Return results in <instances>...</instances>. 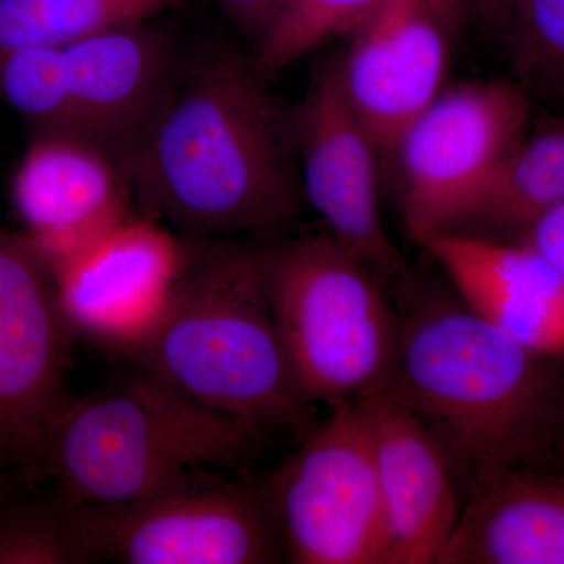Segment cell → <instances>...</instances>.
<instances>
[{
    "instance_id": "cell-21",
    "label": "cell",
    "mask_w": 564,
    "mask_h": 564,
    "mask_svg": "<svg viewBox=\"0 0 564 564\" xmlns=\"http://www.w3.org/2000/svg\"><path fill=\"white\" fill-rule=\"evenodd\" d=\"M0 104L32 132L77 131L63 47H21L0 54ZM80 135V133H79Z\"/></svg>"
},
{
    "instance_id": "cell-14",
    "label": "cell",
    "mask_w": 564,
    "mask_h": 564,
    "mask_svg": "<svg viewBox=\"0 0 564 564\" xmlns=\"http://www.w3.org/2000/svg\"><path fill=\"white\" fill-rule=\"evenodd\" d=\"M63 51L77 131L128 169L180 74L173 41L144 21L96 33Z\"/></svg>"
},
{
    "instance_id": "cell-20",
    "label": "cell",
    "mask_w": 564,
    "mask_h": 564,
    "mask_svg": "<svg viewBox=\"0 0 564 564\" xmlns=\"http://www.w3.org/2000/svg\"><path fill=\"white\" fill-rule=\"evenodd\" d=\"M388 0H284L272 29L256 46V65L273 79L337 36L355 35Z\"/></svg>"
},
{
    "instance_id": "cell-12",
    "label": "cell",
    "mask_w": 564,
    "mask_h": 564,
    "mask_svg": "<svg viewBox=\"0 0 564 564\" xmlns=\"http://www.w3.org/2000/svg\"><path fill=\"white\" fill-rule=\"evenodd\" d=\"M132 196L124 163L79 133L32 132L10 181L11 207L51 270L132 215Z\"/></svg>"
},
{
    "instance_id": "cell-13",
    "label": "cell",
    "mask_w": 564,
    "mask_h": 564,
    "mask_svg": "<svg viewBox=\"0 0 564 564\" xmlns=\"http://www.w3.org/2000/svg\"><path fill=\"white\" fill-rule=\"evenodd\" d=\"M451 39L426 0H388L336 58L345 96L384 158L444 90Z\"/></svg>"
},
{
    "instance_id": "cell-24",
    "label": "cell",
    "mask_w": 564,
    "mask_h": 564,
    "mask_svg": "<svg viewBox=\"0 0 564 564\" xmlns=\"http://www.w3.org/2000/svg\"><path fill=\"white\" fill-rule=\"evenodd\" d=\"M524 232V242L540 252L564 280V204L545 212Z\"/></svg>"
},
{
    "instance_id": "cell-26",
    "label": "cell",
    "mask_w": 564,
    "mask_h": 564,
    "mask_svg": "<svg viewBox=\"0 0 564 564\" xmlns=\"http://www.w3.org/2000/svg\"><path fill=\"white\" fill-rule=\"evenodd\" d=\"M426 2L448 35H455L462 24L467 0H426Z\"/></svg>"
},
{
    "instance_id": "cell-9",
    "label": "cell",
    "mask_w": 564,
    "mask_h": 564,
    "mask_svg": "<svg viewBox=\"0 0 564 564\" xmlns=\"http://www.w3.org/2000/svg\"><path fill=\"white\" fill-rule=\"evenodd\" d=\"M187 259L188 240L143 214L104 232L52 270L74 339L128 359L161 322Z\"/></svg>"
},
{
    "instance_id": "cell-8",
    "label": "cell",
    "mask_w": 564,
    "mask_h": 564,
    "mask_svg": "<svg viewBox=\"0 0 564 564\" xmlns=\"http://www.w3.org/2000/svg\"><path fill=\"white\" fill-rule=\"evenodd\" d=\"M295 564H384L386 522L364 400L333 408L267 485Z\"/></svg>"
},
{
    "instance_id": "cell-6",
    "label": "cell",
    "mask_w": 564,
    "mask_h": 564,
    "mask_svg": "<svg viewBox=\"0 0 564 564\" xmlns=\"http://www.w3.org/2000/svg\"><path fill=\"white\" fill-rule=\"evenodd\" d=\"M195 470L129 502L62 505L70 560L121 564H263L284 556L265 488Z\"/></svg>"
},
{
    "instance_id": "cell-22",
    "label": "cell",
    "mask_w": 564,
    "mask_h": 564,
    "mask_svg": "<svg viewBox=\"0 0 564 564\" xmlns=\"http://www.w3.org/2000/svg\"><path fill=\"white\" fill-rule=\"evenodd\" d=\"M507 33L522 73L564 87V0H511Z\"/></svg>"
},
{
    "instance_id": "cell-23",
    "label": "cell",
    "mask_w": 564,
    "mask_h": 564,
    "mask_svg": "<svg viewBox=\"0 0 564 564\" xmlns=\"http://www.w3.org/2000/svg\"><path fill=\"white\" fill-rule=\"evenodd\" d=\"M217 2L234 25L258 46L272 29L284 0H217Z\"/></svg>"
},
{
    "instance_id": "cell-1",
    "label": "cell",
    "mask_w": 564,
    "mask_h": 564,
    "mask_svg": "<svg viewBox=\"0 0 564 564\" xmlns=\"http://www.w3.org/2000/svg\"><path fill=\"white\" fill-rule=\"evenodd\" d=\"M128 170L140 214L185 239L267 236L306 206L293 107L239 52L177 74Z\"/></svg>"
},
{
    "instance_id": "cell-10",
    "label": "cell",
    "mask_w": 564,
    "mask_h": 564,
    "mask_svg": "<svg viewBox=\"0 0 564 564\" xmlns=\"http://www.w3.org/2000/svg\"><path fill=\"white\" fill-rule=\"evenodd\" d=\"M73 343L51 267L24 232L0 228V452L35 456L73 400Z\"/></svg>"
},
{
    "instance_id": "cell-5",
    "label": "cell",
    "mask_w": 564,
    "mask_h": 564,
    "mask_svg": "<svg viewBox=\"0 0 564 564\" xmlns=\"http://www.w3.org/2000/svg\"><path fill=\"white\" fill-rule=\"evenodd\" d=\"M259 248L274 323L307 406L358 402L388 384L400 321L377 273L328 232Z\"/></svg>"
},
{
    "instance_id": "cell-18",
    "label": "cell",
    "mask_w": 564,
    "mask_h": 564,
    "mask_svg": "<svg viewBox=\"0 0 564 564\" xmlns=\"http://www.w3.org/2000/svg\"><path fill=\"white\" fill-rule=\"evenodd\" d=\"M564 204V120L525 135L500 163L469 223L525 229Z\"/></svg>"
},
{
    "instance_id": "cell-2",
    "label": "cell",
    "mask_w": 564,
    "mask_h": 564,
    "mask_svg": "<svg viewBox=\"0 0 564 564\" xmlns=\"http://www.w3.org/2000/svg\"><path fill=\"white\" fill-rule=\"evenodd\" d=\"M187 240V265L165 314L126 361L261 432L306 433L310 406L274 323L259 243Z\"/></svg>"
},
{
    "instance_id": "cell-11",
    "label": "cell",
    "mask_w": 564,
    "mask_h": 564,
    "mask_svg": "<svg viewBox=\"0 0 564 564\" xmlns=\"http://www.w3.org/2000/svg\"><path fill=\"white\" fill-rule=\"evenodd\" d=\"M293 126L306 206L381 282L404 276L403 256L381 214V154L345 96L336 58L315 69L293 107Z\"/></svg>"
},
{
    "instance_id": "cell-17",
    "label": "cell",
    "mask_w": 564,
    "mask_h": 564,
    "mask_svg": "<svg viewBox=\"0 0 564 564\" xmlns=\"http://www.w3.org/2000/svg\"><path fill=\"white\" fill-rule=\"evenodd\" d=\"M436 564H564V480L481 475Z\"/></svg>"
},
{
    "instance_id": "cell-25",
    "label": "cell",
    "mask_w": 564,
    "mask_h": 564,
    "mask_svg": "<svg viewBox=\"0 0 564 564\" xmlns=\"http://www.w3.org/2000/svg\"><path fill=\"white\" fill-rule=\"evenodd\" d=\"M489 31L507 32L511 0H467Z\"/></svg>"
},
{
    "instance_id": "cell-16",
    "label": "cell",
    "mask_w": 564,
    "mask_h": 564,
    "mask_svg": "<svg viewBox=\"0 0 564 564\" xmlns=\"http://www.w3.org/2000/svg\"><path fill=\"white\" fill-rule=\"evenodd\" d=\"M422 247L475 314L527 350L564 355V280L534 248L459 231L436 234Z\"/></svg>"
},
{
    "instance_id": "cell-15",
    "label": "cell",
    "mask_w": 564,
    "mask_h": 564,
    "mask_svg": "<svg viewBox=\"0 0 564 564\" xmlns=\"http://www.w3.org/2000/svg\"><path fill=\"white\" fill-rule=\"evenodd\" d=\"M386 522L384 564H432L458 521L447 454L391 383L364 397Z\"/></svg>"
},
{
    "instance_id": "cell-19",
    "label": "cell",
    "mask_w": 564,
    "mask_h": 564,
    "mask_svg": "<svg viewBox=\"0 0 564 564\" xmlns=\"http://www.w3.org/2000/svg\"><path fill=\"white\" fill-rule=\"evenodd\" d=\"M181 0H0V54L66 47L118 25L151 21Z\"/></svg>"
},
{
    "instance_id": "cell-7",
    "label": "cell",
    "mask_w": 564,
    "mask_h": 564,
    "mask_svg": "<svg viewBox=\"0 0 564 564\" xmlns=\"http://www.w3.org/2000/svg\"><path fill=\"white\" fill-rule=\"evenodd\" d=\"M530 102L511 82L444 88L389 152L406 231L417 243L473 218L500 163L525 135Z\"/></svg>"
},
{
    "instance_id": "cell-4",
    "label": "cell",
    "mask_w": 564,
    "mask_h": 564,
    "mask_svg": "<svg viewBox=\"0 0 564 564\" xmlns=\"http://www.w3.org/2000/svg\"><path fill=\"white\" fill-rule=\"evenodd\" d=\"M261 433L132 366L70 400L33 458L54 478L66 507L121 503L195 470L251 458Z\"/></svg>"
},
{
    "instance_id": "cell-3",
    "label": "cell",
    "mask_w": 564,
    "mask_h": 564,
    "mask_svg": "<svg viewBox=\"0 0 564 564\" xmlns=\"http://www.w3.org/2000/svg\"><path fill=\"white\" fill-rule=\"evenodd\" d=\"M541 358L463 302H433L400 321L389 383L478 478L525 462L547 440L556 392Z\"/></svg>"
}]
</instances>
